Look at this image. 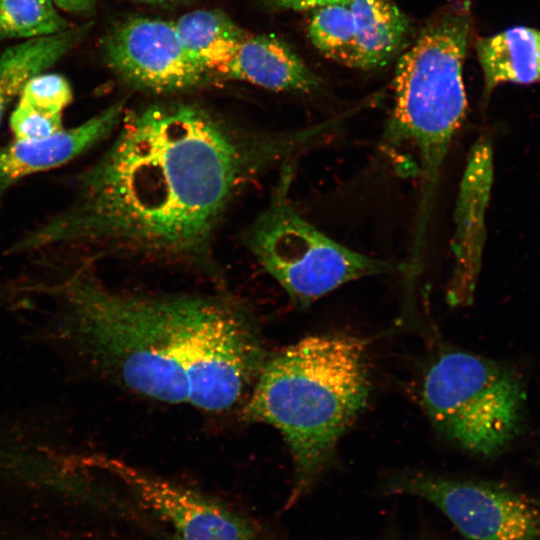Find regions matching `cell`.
I'll use <instances>...</instances> for the list:
<instances>
[{"label":"cell","mask_w":540,"mask_h":540,"mask_svg":"<svg viewBox=\"0 0 540 540\" xmlns=\"http://www.w3.org/2000/svg\"><path fill=\"white\" fill-rule=\"evenodd\" d=\"M339 124L335 118L264 131L189 103L124 113L112 145L79 177L72 207L15 249L81 245L217 275L213 245L233 200L268 169L320 144Z\"/></svg>","instance_id":"cell-1"},{"label":"cell","mask_w":540,"mask_h":540,"mask_svg":"<svg viewBox=\"0 0 540 540\" xmlns=\"http://www.w3.org/2000/svg\"><path fill=\"white\" fill-rule=\"evenodd\" d=\"M56 292L54 339L154 400L226 411L267 359L250 314L230 297L117 292L88 268Z\"/></svg>","instance_id":"cell-2"},{"label":"cell","mask_w":540,"mask_h":540,"mask_svg":"<svg viewBox=\"0 0 540 540\" xmlns=\"http://www.w3.org/2000/svg\"><path fill=\"white\" fill-rule=\"evenodd\" d=\"M371 339L347 334L304 337L264 362L241 416L273 426L292 457L286 509L330 467L337 444L366 407Z\"/></svg>","instance_id":"cell-3"},{"label":"cell","mask_w":540,"mask_h":540,"mask_svg":"<svg viewBox=\"0 0 540 540\" xmlns=\"http://www.w3.org/2000/svg\"><path fill=\"white\" fill-rule=\"evenodd\" d=\"M470 32L469 3L435 18L399 59L394 105L384 140L416 153L420 199L413 246L425 244L440 173L467 110L463 62Z\"/></svg>","instance_id":"cell-4"},{"label":"cell","mask_w":540,"mask_h":540,"mask_svg":"<svg viewBox=\"0 0 540 540\" xmlns=\"http://www.w3.org/2000/svg\"><path fill=\"white\" fill-rule=\"evenodd\" d=\"M281 168L267 206L248 225L244 241L296 307L306 308L348 282L397 270L389 261L338 243L307 221L290 199L294 166L289 161Z\"/></svg>","instance_id":"cell-5"},{"label":"cell","mask_w":540,"mask_h":540,"mask_svg":"<svg viewBox=\"0 0 540 540\" xmlns=\"http://www.w3.org/2000/svg\"><path fill=\"white\" fill-rule=\"evenodd\" d=\"M420 401L434 429L480 456L502 450L519 430L525 393L503 366L465 351H441L427 366Z\"/></svg>","instance_id":"cell-6"},{"label":"cell","mask_w":540,"mask_h":540,"mask_svg":"<svg viewBox=\"0 0 540 540\" xmlns=\"http://www.w3.org/2000/svg\"><path fill=\"white\" fill-rule=\"evenodd\" d=\"M382 488L433 504L465 540H540V511L496 484L408 470L386 478Z\"/></svg>","instance_id":"cell-7"},{"label":"cell","mask_w":540,"mask_h":540,"mask_svg":"<svg viewBox=\"0 0 540 540\" xmlns=\"http://www.w3.org/2000/svg\"><path fill=\"white\" fill-rule=\"evenodd\" d=\"M113 474L162 528L166 540H279L262 521L198 490L113 459Z\"/></svg>","instance_id":"cell-8"},{"label":"cell","mask_w":540,"mask_h":540,"mask_svg":"<svg viewBox=\"0 0 540 540\" xmlns=\"http://www.w3.org/2000/svg\"><path fill=\"white\" fill-rule=\"evenodd\" d=\"M105 53L121 77L158 93L192 88L206 72L183 46L175 24L159 19L122 23L108 38Z\"/></svg>","instance_id":"cell-9"},{"label":"cell","mask_w":540,"mask_h":540,"mask_svg":"<svg viewBox=\"0 0 540 540\" xmlns=\"http://www.w3.org/2000/svg\"><path fill=\"white\" fill-rule=\"evenodd\" d=\"M492 168L490 143L481 138L469 153L455 206L451 243L454 265L446 295L453 306L472 300L481 263Z\"/></svg>","instance_id":"cell-10"},{"label":"cell","mask_w":540,"mask_h":540,"mask_svg":"<svg viewBox=\"0 0 540 540\" xmlns=\"http://www.w3.org/2000/svg\"><path fill=\"white\" fill-rule=\"evenodd\" d=\"M123 104L111 105L77 127L0 148V196L30 174L62 165L106 138L121 123Z\"/></svg>","instance_id":"cell-11"},{"label":"cell","mask_w":540,"mask_h":540,"mask_svg":"<svg viewBox=\"0 0 540 540\" xmlns=\"http://www.w3.org/2000/svg\"><path fill=\"white\" fill-rule=\"evenodd\" d=\"M221 74L280 92L308 93L320 86L302 59L273 35L246 37Z\"/></svg>","instance_id":"cell-12"},{"label":"cell","mask_w":540,"mask_h":540,"mask_svg":"<svg viewBox=\"0 0 540 540\" xmlns=\"http://www.w3.org/2000/svg\"><path fill=\"white\" fill-rule=\"evenodd\" d=\"M477 52L484 75L485 95L503 83L540 81V30L513 27L481 38Z\"/></svg>","instance_id":"cell-13"},{"label":"cell","mask_w":540,"mask_h":540,"mask_svg":"<svg viewBox=\"0 0 540 540\" xmlns=\"http://www.w3.org/2000/svg\"><path fill=\"white\" fill-rule=\"evenodd\" d=\"M360 69L385 65L397 52L407 19L392 0H351Z\"/></svg>","instance_id":"cell-14"},{"label":"cell","mask_w":540,"mask_h":540,"mask_svg":"<svg viewBox=\"0 0 540 540\" xmlns=\"http://www.w3.org/2000/svg\"><path fill=\"white\" fill-rule=\"evenodd\" d=\"M174 24L185 49L206 71L221 73L247 37L218 10L192 11Z\"/></svg>","instance_id":"cell-15"},{"label":"cell","mask_w":540,"mask_h":540,"mask_svg":"<svg viewBox=\"0 0 540 540\" xmlns=\"http://www.w3.org/2000/svg\"><path fill=\"white\" fill-rule=\"evenodd\" d=\"M76 39L74 31L65 30L32 38L0 55V122L6 106L17 94L20 95L25 84L62 57Z\"/></svg>","instance_id":"cell-16"},{"label":"cell","mask_w":540,"mask_h":540,"mask_svg":"<svg viewBox=\"0 0 540 540\" xmlns=\"http://www.w3.org/2000/svg\"><path fill=\"white\" fill-rule=\"evenodd\" d=\"M308 31L311 42L324 56L352 68L359 67L354 18L348 4L317 8Z\"/></svg>","instance_id":"cell-17"},{"label":"cell","mask_w":540,"mask_h":540,"mask_svg":"<svg viewBox=\"0 0 540 540\" xmlns=\"http://www.w3.org/2000/svg\"><path fill=\"white\" fill-rule=\"evenodd\" d=\"M50 0H0V35L38 38L65 31Z\"/></svg>","instance_id":"cell-18"},{"label":"cell","mask_w":540,"mask_h":540,"mask_svg":"<svg viewBox=\"0 0 540 540\" xmlns=\"http://www.w3.org/2000/svg\"><path fill=\"white\" fill-rule=\"evenodd\" d=\"M72 100V90L65 78L57 74L32 77L20 93V102L50 113L62 114Z\"/></svg>","instance_id":"cell-19"},{"label":"cell","mask_w":540,"mask_h":540,"mask_svg":"<svg viewBox=\"0 0 540 540\" xmlns=\"http://www.w3.org/2000/svg\"><path fill=\"white\" fill-rule=\"evenodd\" d=\"M10 126L16 140L39 139L62 129V114L38 110L19 101Z\"/></svg>","instance_id":"cell-20"},{"label":"cell","mask_w":540,"mask_h":540,"mask_svg":"<svg viewBox=\"0 0 540 540\" xmlns=\"http://www.w3.org/2000/svg\"><path fill=\"white\" fill-rule=\"evenodd\" d=\"M3 540H124L115 537H105L92 534H71L63 531L33 533L27 535L13 536Z\"/></svg>","instance_id":"cell-21"},{"label":"cell","mask_w":540,"mask_h":540,"mask_svg":"<svg viewBox=\"0 0 540 540\" xmlns=\"http://www.w3.org/2000/svg\"><path fill=\"white\" fill-rule=\"evenodd\" d=\"M351 0H275V2L285 8L303 10L320 8L334 4H348Z\"/></svg>","instance_id":"cell-22"},{"label":"cell","mask_w":540,"mask_h":540,"mask_svg":"<svg viewBox=\"0 0 540 540\" xmlns=\"http://www.w3.org/2000/svg\"><path fill=\"white\" fill-rule=\"evenodd\" d=\"M59 7L67 11H82L92 5L94 0H52Z\"/></svg>","instance_id":"cell-23"},{"label":"cell","mask_w":540,"mask_h":540,"mask_svg":"<svg viewBox=\"0 0 540 540\" xmlns=\"http://www.w3.org/2000/svg\"><path fill=\"white\" fill-rule=\"evenodd\" d=\"M142 1L147 2V3H157V4H160V3H169V2L176 1V0H142Z\"/></svg>","instance_id":"cell-24"}]
</instances>
